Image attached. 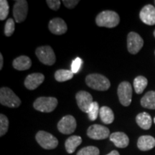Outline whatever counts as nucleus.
Returning <instances> with one entry per match:
<instances>
[{"instance_id": "29", "label": "nucleus", "mask_w": 155, "mask_h": 155, "mask_svg": "<svg viewBox=\"0 0 155 155\" xmlns=\"http://www.w3.org/2000/svg\"><path fill=\"white\" fill-rule=\"evenodd\" d=\"M15 25L13 19L9 18L7 20L5 27V34L7 37H10L15 32Z\"/></svg>"}, {"instance_id": "22", "label": "nucleus", "mask_w": 155, "mask_h": 155, "mask_svg": "<svg viewBox=\"0 0 155 155\" xmlns=\"http://www.w3.org/2000/svg\"><path fill=\"white\" fill-rule=\"evenodd\" d=\"M99 116L103 123L106 124H111L114 121V112L108 106H102L100 108Z\"/></svg>"}, {"instance_id": "33", "label": "nucleus", "mask_w": 155, "mask_h": 155, "mask_svg": "<svg viewBox=\"0 0 155 155\" xmlns=\"http://www.w3.org/2000/svg\"><path fill=\"white\" fill-rule=\"evenodd\" d=\"M3 56L2 55V53H0V70L2 69L3 67Z\"/></svg>"}, {"instance_id": "31", "label": "nucleus", "mask_w": 155, "mask_h": 155, "mask_svg": "<svg viewBox=\"0 0 155 155\" xmlns=\"http://www.w3.org/2000/svg\"><path fill=\"white\" fill-rule=\"evenodd\" d=\"M46 3L50 9L55 11H57L60 8L61 4L59 0H47Z\"/></svg>"}, {"instance_id": "6", "label": "nucleus", "mask_w": 155, "mask_h": 155, "mask_svg": "<svg viewBox=\"0 0 155 155\" xmlns=\"http://www.w3.org/2000/svg\"><path fill=\"white\" fill-rule=\"evenodd\" d=\"M35 54L39 61L46 65H53L55 63L56 57L53 48L50 46H41L35 50Z\"/></svg>"}, {"instance_id": "10", "label": "nucleus", "mask_w": 155, "mask_h": 155, "mask_svg": "<svg viewBox=\"0 0 155 155\" xmlns=\"http://www.w3.org/2000/svg\"><path fill=\"white\" fill-rule=\"evenodd\" d=\"M28 12V4L25 0H17L13 7V16L17 23L24 22Z\"/></svg>"}, {"instance_id": "24", "label": "nucleus", "mask_w": 155, "mask_h": 155, "mask_svg": "<svg viewBox=\"0 0 155 155\" xmlns=\"http://www.w3.org/2000/svg\"><path fill=\"white\" fill-rule=\"evenodd\" d=\"M74 73L71 71L65 69L58 70L55 73V78L58 82H64L71 80L73 78Z\"/></svg>"}, {"instance_id": "14", "label": "nucleus", "mask_w": 155, "mask_h": 155, "mask_svg": "<svg viewBox=\"0 0 155 155\" xmlns=\"http://www.w3.org/2000/svg\"><path fill=\"white\" fill-rule=\"evenodd\" d=\"M48 28L52 33L57 35L65 34L68 30L66 23L63 19L59 18V17L51 19L48 25Z\"/></svg>"}, {"instance_id": "21", "label": "nucleus", "mask_w": 155, "mask_h": 155, "mask_svg": "<svg viewBox=\"0 0 155 155\" xmlns=\"http://www.w3.org/2000/svg\"><path fill=\"white\" fill-rule=\"evenodd\" d=\"M141 105L148 109H155V91H148L141 99Z\"/></svg>"}, {"instance_id": "23", "label": "nucleus", "mask_w": 155, "mask_h": 155, "mask_svg": "<svg viewBox=\"0 0 155 155\" xmlns=\"http://www.w3.org/2000/svg\"><path fill=\"white\" fill-rule=\"evenodd\" d=\"M147 85H148V81H147V78L142 76V75L137 76L134 80V88L137 94H142Z\"/></svg>"}, {"instance_id": "16", "label": "nucleus", "mask_w": 155, "mask_h": 155, "mask_svg": "<svg viewBox=\"0 0 155 155\" xmlns=\"http://www.w3.org/2000/svg\"><path fill=\"white\" fill-rule=\"evenodd\" d=\"M110 141L118 148H126L129 144V139L125 133L117 131L110 135Z\"/></svg>"}, {"instance_id": "3", "label": "nucleus", "mask_w": 155, "mask_h": 155, "mask_svg": "<svg viewBox=\"0 0 155 155\" xmlns=\"http://www.w3.org/2000/svg\"><path fill=\"white\" fill-rule=\"evenodd\" d=\"M0 103L9 108H17L20 106L21 100L10 88L2 87L0 89Z\"/></svg>"}, {"instance_id": "11", "label": "nucleus", "mask_w": 155, "mask_h": 155, "mask_svg": "<svg viewBox=\"0 0 155 155\" xmlns=\"http://www.w3.org/2000/svg\"><path fill=\"white\" fill-rule=\"evenodd\" d=\"M89 138L95 140H101L110 137V131L107 127L99 124L91 125L87 130Z\"/></svg>"}, {"instance_id": "36", "label": "nucleus", "mask_w": 155, "mask_h": 155, "mask_svg": "<svg viewBox=\"0 0 155 155\" xmlns=\"http://www.w3.org/2000/svg\"><path fill=\"white\" fill-rule=\"evenodd\" d=\"M154 124H155V117H154Z\"/></svg>"}, {"instance_id": "28", "label": "nucleus", "mask_w": 155, "mask_h": 155, "mask_svg": "<svg viewBox=\"0 0 155 155\" xmlns=\"http://www.w3.org/2000/svg\"><path fill=\"white\" fill-rule=\"evenodd\" d=\"M9 6L7 1L1 0L0 1V20H5L9 15Z\"/></svg>"}, {"instance_id": "13", "label": "nucleus", "mask_w": 155, "mask_h": 155, "mask_svg": "<svg viewBox=\"0 0 155 155\" xmlns=\"http://www.w3.org/2000/svg\"><path fill=\"white\" fill-rule=\"evenodd\" d=\"M139 17L144 24L147 25H155V7L152 5L144 6L140 11Z\"/></svg>"}, {"instance_id": "7", "label": "nucleus", "mask_w": 155, "mask_h": 155, "mask_svg": "<svg viewBox=\"0 0 155 155\" xmlns=\"http://www.w3.org/2000/svg\"><path fill=\"white\" fill-rule=\"evenodd\" d=\"M119 101L124 106H129L132 99V87L127 81H123L119 84L117 89Z\"/></svg>"}, {"instance_id": "5", "label": "nucleus", "mask_w": 155, "mask_h": 155, "mask_svg": "<svg viewBox=\"0 0 155 155\" xmlns=\"http://www.w3.org/2000/svg\"><path fill=\"white\" fill-rule=\"evenodd\" d=\"M36 141L45 150H53L58 145V140L53 134L45 131H40L35 136Z\"/></svg>"}, {"instance_id": "27", "label": "nucleus", "mask_w": 155, "mask_h": 155, "mask_svg": "<svg viewBox=\"0 0 155 155\" xmlns=\"http://www.w3.org/2000/svg\"><path fill=\"white\" fill-rule=\"evenodd\" d=\"M9 129V120L4 114H0V137H3Z\"/></svg>"}, {"instance_id": "17", "label": "nucleus", "mask_w": 155, "mask_h": 155, "mask_svg": "<svg viewBox=\"0 0 155 155\" xmlns=\"http://www.w3.org/2000/svg\"><path fill=\"white\" fill-rule=\"evenodd\" d=\"M12 65L17 71H26L32 66V61L28 56L21 55L13 61Z\"/></svg>"}, {"instance_id": "34", "label": "nucleus", "mask_w": 155, "mask_h": 155, "mask_svg": "<svg viewBox=\"0 0 155 155\" xmlns=\"http://www.w3.org/2000/svg\"><path fill=\"white\" fill-rule=\"evenodd\" d=\"M106 155H120V154L119 153V152L116 150H113L112 152H111L110 153H108V154Z\"/></svg>"}, {"instance_id": "30", "label": "nucleus", "mask_w": 155, "mask_h": 155, "mask_svg": "<svg viewBox=\"0 0 155 155\" xmlns=\"http://www.w3.org/2000/svg\"><path fill=\"white\" fill-rule=\"evenodd\" d=\"M82 64H83L82 59L78 57L76 58L74 61L72 62L71 71H72L73 73H77L79 71H80Z\"/></svg>"}, {"instance_id": "32", "label": "nucleus", "mask_w": 155, "mask_h": 155, "mask_svg": "<svg viewBox=\"0 0 155 155\" xmlns=\"http://www.w3.org/2000/svg\"><path fill=\"white\" fill-rule=\"evenodd\" d=\"M63 5L68 9H73L79 3L78 0H63Z\"/></svg>"}, {"instance_id": "35", "label": "nucleus", "mask_w": 155, "mask_h": 155, "mask_svg": "<svg viewBox=\"0 0 155 155\" xmlns=\"http://www.w3.org/2000/svg\"><path fill=\"white\" fill-rule=\"evenodd\" d=\"M154 38H155V30L154 31Z\"/></svg>"}, {"instance_id": "20", "label": "nucleus", "mask_w": 155, "mask_h": 155, "mask_svg": "<svg viewBox=\"0 0 155 155\" xmlns=\"http://www.w3.org/2000/svg\"><path fill=\"white\" fill-rule=\"evenodd\" d=\"M81 143H82V138L81 137H79V136H71L65 141V150L68 154H73Z\"/></svg>"}, {"instance_id": "4", "label": "nucleus", "mask_w": 155, "mask_h": 155, "mask_svg": "<svg viewBox=\"0 0 155 155\" xmlns=\"http://www.w3.org/2000/svg\"><path fill=\"white\" fill-rule=\"evenodd\" d=\"M58 104V99L55 97H40L35 101L33 107L38 111L50 113L55 109Z\"/></svg>"}, {"instance_id": "38", "label": "nucleus", "mask_w": 155, "mask_h": 155, "mask_svg": "<svg viewBox=\"0 0 155 155\" xmlns=\"http://www.w3.org/2000/svg\"><path fill=\"white\" fill-rule=\"evenodd\" d=\"M154 53H155V52H154Z\"/></svg>"}, {"instance_id": "25", "label": "nucleus", "mask_w": 155, "mask_h": 155, "mask_svg": "<svg viewBox=\"0 0 155 155\" xmlns=\"http://www.w3.org/2000/svg\"><path fill=\"white\" fill-rule=\"evenodd\" d=\"M100 112V108L98 104L96 101H94L89 107V109L87 114L88 115V118L91 121H95L98 118V114Z\"/></svg>"}, {"instance_id": "12", "label": "nucleus", "mask_w": 155, "mask_h": 155, "mask_svg": "<svg viewBox=\"0 0 155 155\" xmlns=\"http://www.w3.org/2000/svg\"><path fill=\"white\" fill-rule=\"evenodd\" d=\"M75 98H76V102L79 108L83 112L87 113L89 107L94 102L91 95L85 91H80L75 95Z\"/></svg>"}, {"instance_id": "15", "label": "nucleus", "mask_w": 155, "mask_h": 155, "mask_svg": "<svg viewBox=\"0 0 155 155\" xmlns=\"http://www.w3.org/2000/svg\"><path fill=\"white\" fill-rule=\"evenodd\" d=\"M45 75L40 73H31L25 80V86L29 90H35L43 83Z\"/></svg>"}, {"instance_id": "8", "label": "nucleus", "mask_w": 155, "mask_h": 155, "mask_svg": "<svg viewBox=\"0 0 155 155\" xmlns=\"http://www.w3.org/2000/svg\"><path fill=\"white\" fill-rule=\"evenodd\" d=\"M144 45V40L138 33L131 32L127 36V49L132 55L138 53Z\"/></svg>"}, {"instance_id": "26", "label": "nucleus", "mask_w": 155, "mask_h": 155, "mask_svg": "<svg viewBox=\"0 0 155 155\" xmlns=\"http://www.w3.org/2000/svg\"><path fill=\"white\" fill-rule=\"evenodd\" d=\"M99 154L98 148L94 146H88L79 150L76 155H99Z\"/></svg>"}, {"instance_id": "9", "label": "nucleus", "mask_w": 155, "mask_h": 155, "mask_svg": "<svg viewBox=\"0 0 155 155\" xmlns=\"http://www.w3.org/2000/svg\"><path fill=\"white\" fill-rule=\"evenodd\" d=\"M76 127V120L71 115L65 116L58 124V129L63 134H71L75 131Z\"/></svg>"}, {"instance_id": "19", "label": "nucleus", "mask_w": 155, "mask_h": 155, "mask_svg": "<svg viewBox=\"0 0 155 155\" xmlns=\"http://www.w3.org/2000/svg\"><path fill=\"white\" fill-rule=\"evenodd\" d=\"M136 121L139 127L144 130H148L152 127V117L147 112H142V113L139 114L136 117Z\"/></svg>"}, {"instance_id": "1", "label": "nucleus", "mask_w": 155, "mask_h": 155, "mask_svg": "<svg viewBox=\"0 0 155 155\" xmlns=\"http://www.w3.org/2000/svg\"><path fill=\"white\" fill-rule=\"evenodd\" d=\"M120 17L114 11H103L97 15L96 18V25L98 27L113 28L119 24Z\"/></svg>"}, {"instance_id": "37", "label": "nucleus", "mask_w": 155, "mask_h": 155, "mask_svg": "<svg viewBox=\"0 0 155 155\" xmlns=\"http://www.w3.org/2000/svg\"><path fill=\"white\" fill-rule=\"evenodd\" d=\"M154 4H155V1H154Z\"/></svg>"}, {"instance_id": "2", "label": "nucleus", "mask_w": 155, "mask_h": 155, "mask_svg": "<svg viewBox=\"0 0 155 155\" xmlns=\"http://www.w3.org/2000/svg\"><path fill=\"white\" fill-rule=\"evenodd\" d=\"M86 83L91 88L101 91H107L111 86V83L107 78L98 73H92L87 75Z\"/></svg>"}, {"instance_id": "18", "label": "nucleus", "mask_w": 155, "mask_h": 155, "mask_svg": "<svg viewBox=\"0 0 155 155\" xmlns=\"http://www.w3.org/2000/svg\"><path fill=\"white\" fill-rule=\"evenodd\" d=\"M137 147L141 151H149L155 147V139L152 136H141L137 141Z\"/></svg>"}]
</instances>
